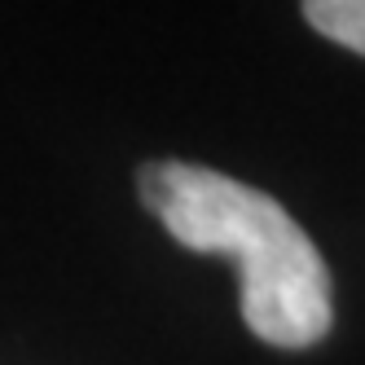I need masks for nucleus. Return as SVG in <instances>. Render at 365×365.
I'll list each match as a JSON object with an SVG mask.
<instances>
[{"instance_id": "obj_2", "label": "nucleus", "mask_w": 365, "mask_h": 365, "mask_svg": "<svg viewBox=\"0 0 365 365\" xmlns=\"http://www.w3.org/2000/svg\"><path fill=\"white\" fill-rule=\"evenodd\" d=\"M304 18L312 31L352 53L365 48V0H304Z\"/></svg>"}, {"instance_id": "obj_1", "label": "nucleus", "mask_w": 365, "mask_h": 365, "mask_svg": "<svg viewBox=\"0 0 365 365\" xmlns=\"http://www.w3.org/2000/svg\"><path fill=\"white\" fill-rule=\"evenodd\" d=\"M137 194L180 247L233 259L255 339L273 348H312L326 339L334 322L326 259L273 194L180 159L145 163Z\"/></svg>"}]
</instances>
